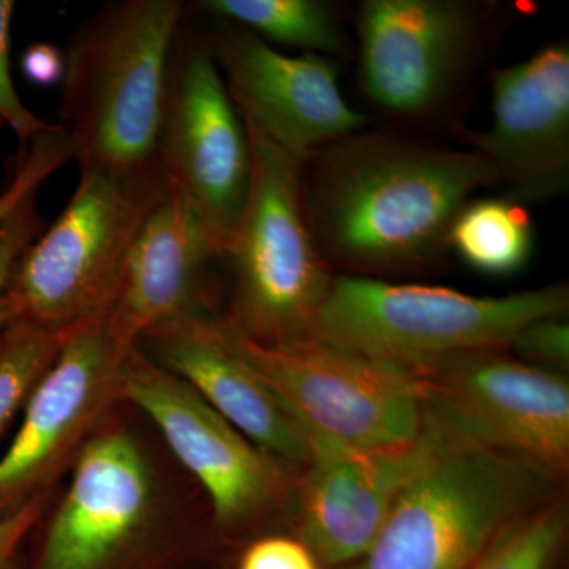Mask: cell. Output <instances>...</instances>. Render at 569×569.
I'll return each mask as SVG.
<instances>
[{
	"instance_id": "6da1fadb",
	"label": "cell",
	"mask_w": 569,
	"mask_h": 569,
	"mask_svg": "<svg viewBox=\"0 0 569 569\" xmlns=\"http://www.w3.org/2000/svg\"><path fill=\"white\" fill-rule=\"evenodd\" d=\"M302 186L326 264L387 280L443 266L459 212L501 176L473 149L365 127L313 153Z\"/></svg>"
},
{
	"instance_id": "7a4b0ae2",
	"label": "cell",
	"mask_w": 569,
	"mask_h": 569,
	"mask_svg": "<svg viewBox=\"0 0 569 569\" xmlns=\"http://www.w3.org/2000/svg\"><path fill=\"white\" fill-rule=\"evenodd\" d=\"M159 437V436H157ZM41 519L28 569H201L217 560L211 509L123 402Z\"/></svg>"
},
{
	"instance_id": "3957f363",
	"label": "cell",
	"mask_w": 569,
	"mask_h": 569,
	"mask_svg": "<svg viewBox=\"0 0 569 569\" xmlns=\"http://www.w3.org/2000/svg\"><path fill=\"white\" fill-rule=\"evenodd\" d=\"M181 0H118L82 20L63 56L59 122L80 167L160 170L159 133Z\"/></svg>"
},
{
	"instance_id": "277c9868",
	"label": "cell",
	"mask_w": 569,
	"mask_h": 569,
	"mask_svg": "<svg viewBox=\"0 0 569 569\" xmlns=\"http://www.w3.org/2000/svg\"><path fill=\"white\" fill-rule=\"evenodd\" d=\"M561 496L565 479L445 430L366 556L340 569H470L509 527Z\"/></svg>"
},
{
	"instance_id": "5b68a950",
	"label": "cell",
	"mask_w": 569,
	"mask_h": 569,
	"mask_svg": "<svg viewBox=\"0 0 569 569\" xmlns=\"http://www.w3.org/2000/svg\"><path fill=\"white\" fill-rule=\"evenodd\" d=\"M168 183L162 168L151 173L80 170L58 219L11 266L2 293L10 321L66 339L107 320L138 231Z\"/></svg>"
},
{
	"instance_id": "8992f818",
	"label": "cell",
	"mask_w": 569,
	"mask_h": 569,
	"mask_svg": "<svg viewBox=\"0 0 569 569\" xmlns=\"http://www.w3.org/2000/svg\"><path fill=\"white\" fill-rule=\"evenodd\" d=\"M568 309L567 283L481 298L451 288L336 274L312 342L413 372L449 356L507 348L527 325L567 317Z\"/></svg>"
},
{
	"instance_id": "52a82bcc",
	"label": "cell",
	"mask_w": 569,
	"mask_h": 569,
	"mask_svg": "<svg viewBox=\"0 0 569 569\" xmlns=\"http://www.w3.org/2000/svg\"><path fill=\"white\" fill-rule=\"evenodd\" d=\"M122 397L203 492L217 560L234 559L254 538L291 531L301 467L254 445L138 346L123 362Z\"/></svg>"
},
{
	"instance_id": "ba28073f",
	"label": "cell",
	"mask_w": 569,
	"mask_h": 569,
	"mask_svg": "<svg viewBox=\"0 0 569 569\" xmlns=\"http://www.w3.org/2000/svg\"><path fill=\"white\" fill-rule=\"evenodd\" d=\"M244 123L252 146V182L222 258L233 276L223 317L250 342L287 350L312 342L336 272L321 257L307 220L306 162Z\"/></svg>"
},
{
	"instance_id": "9c48e42d",
	"label": "cell",
	"mask_w": 569,
	"mask_h": 569,
	"mask_svg": "<svg viewBox=\"0 0 569 569\" xmlns=\"http://www.w3.org/2000/svg\"><path fill=\"white\" fill-rule=\"evenodd\" d=\"M497 10L477 0H365L358 14L362 92L406 121L448 116L485 59Z\"/></svg>"
},
{
	"instance_id": "30bf717a",
	"label": "cell",
	"mask_w": 569,
	"mask_h": 569,
	"mask_svg": "<svg viewBox=\"0 0 569 569\" xmlns=\"http://www.w3.org/2000/svg\"><path fill=\"white\" fill-rule=\"evenodd\" d=\"M159 163L222 260L249 200L252 146L206 32L187 14L171 51Z\"/></svg>"
},
{
	"instance_id": "8fae6325",
	"label": "cell",
	"mask_w": 569,
	"mask_h": 569,
	"mask_svg": "<svg viewBox=\"0 0 569 569\" xmlns=\"http://www.w3.org/2000/svg\"><path fill=\"white\" fill-rule=\"evenodd\" d=\"M408 373L418 380L426 417L447 432L567 479L565 373L527 365L507 348L449 356Z\"/></svg>"
},
{
	"instance_id": "7c38bea8",
	"label": "cell",
	"mask_w": 569,
	"mask_h": 569,
	"mask_svg": "<svg viewBox=\"0 0 569 569\" xmlns=\"http://www.w3.org/2000/svg\"><path fill=\"white\" fill-rule=\"evenodd\" d=\"M236 351L264 378L307 436L359 449L402 447L421 433L417 378L325 343L271 350L238 335Z\"/></svg>"
},
{
	"instance_id": "4fadbf2b",
	"label": "cell",
	"mask_w": 569,
	"mask_h": 569,
	"mask_svg": "<svg viewBox=\"0 0 569 569\" xmlns=\"http://www.w3.org/2000/svg\"><path fill=\"white\" fill-rule=\"evenodd\" d=\"M132 347L107 321L63 339L22 408L21 425L0 456V515L52 496L100 427L123 403L122 370Z\"/></svg>"
},
{
	"instance_id": "5bb4252c",
	"label": "cell",
	"mask_w": 569,
	"mask_h": 569,
	"mask_svg": "<svg viewBox=\"0 0 569 569\" xmlns=\"http://www.w3.org/2000/svg\"><path fill=\"white\" fill-rule=\"evenodd\" d=\"M443 438L445 430L427 417L421 433L402 447L359 449L309 436L310 458L296 486L291 533L323 567L340 569L362 559L397 498Z\"/></svg>"
},
{
	"instance_id": "9a60e30c",
	"label": "cell",
	"mask_w": 569,
	"mask_h": 569,
	"mask_svg": "<svg viewBox=\"0 0 569 569\" xmlns=\"http://www.w3.org/2000/svg\"><path fill=\"white\" fill-rule=\"evenodd\" d=\"M204 32L239 114L296 159L307 162L325 146L367 126L366 116L343 97L335 59L283 54L217 18Z\"/></svg>"
},
{
	"instance_id": "2e32d148",
	"label": "cell",
	"mask_w": 569,
	"mask_h": 569,
	"mask_svg": "<svg viewBox=\"0 0 569 569\" xmlns=\"http://www.w3.org/2000/svg\"><path fill=\"white\" fill-rule=\"evenodd\" d=\"M492 123L459 127L471 149L501 176L511 200L548 201L569 189V47L550 43L527 61L490 74Z\"/></svg>"
},
{
	"instance_id": "e0dca14e",
	"label": "cell",
	"mask_w": 569,
	"mask_h": 569,
	"mask_svg": "<svg viewBox=\"0 0 569 569\" xmlns=\"http://www.w3.org/2000/svg\"><path fill=\"white\" fill-rule=\"evenodd\" d=\"M138 347L254 445L296 467L306 466L309 436L264 378L236 351L223 313L216 307L157 326Z\"/></svg>"
},
{
	"instance_id": "ac0fdd59",
	"label": "cell",
	"mask_w": 569,
	"mask_h": 569,
	"mask_svg": "<svg viewBox=\"0 0 569 569\" xmlns=\"http://www.w3.org/2000/svg\"><path fill=\"white\" fill-rule=\"evenodd\" d=\"M220 260L192 204L168 183L138 231L107 325L126 347L157 326L213 307L206 272Z\"/></svg>"
},
{
	"instance_id": "d6986e66",
	"label": "cell",
	"mask_w": 569,
	"mask_h": 569,
	"mask_svg": "<svg viewBox=\"0 0 569 569\" xmlns=\"http://www.w3.org/2000/svg\"><path fill=\"white\" fill-rule=\"evenodd\" d=\"M194 10L230 21L266 43L336 58L347 40L336 7L323 0H201Z\"/></svg>"
},
{
	"instance_id": "ffe728a7",
	"label": "cell",
	"mask_w": 569,
	"mask_h": 569,
	"mask_svg": "<svg viewBox=\"0 0 569 569\" xmlns=\"http://www.w3.org/2000/svg\"><path fill=\"white\" fill-rule=\"evenodd\" d=\"M451 250L481 274L512 276L533 253L529 212L511 198L468 201L449 236Z\"/></svg>"
},
{
	"instance_id": "44dd1931",
	"label": "cell",
	"mask_w": 569,
	"mask_h": 569,
	"mask_svg": "<svg viewBox=\"0 0 569 569\" xmlns=\"http://www.w3.org/2000/svg\"><path fill=\"white\" fill-rule=\"evenodd\" d=\"M62 342L63 339L21 321L6 326L0 340V436L24 408Z\"/></svg>"
},
{
	"instance_id": "7402d4cb",
	"label": "cell",
	"mask_w": 569,
	"mask_h": 569,
	"mask_svg": "<svg viewBox=\"0 0 569 569\" xmlns=\"http://www.w3.org/2000/svg\"><path fill=\"white\" fill-rule=\"evenodd\" d=\"M567 530V496H561L509 527L482 556L479 569H550Z\"/></svg>"
},
{
	"instance_id": "603a6c76",
	"label": "cell",
	"mask_w": 569,
	"mask_h": 569,
	"mask_svg": "<svg viewBox=\"0 0 569 569\" xmlns=\"http://www.w3.org/2000/svg\"><path fill=\"white\" fill-rule=\"evenodd\" d=\"M69 160H73L69 137L58 123H52L47 132L37 134L22 146V159L0 193V230L11 213L29 198L36 197L41 183Z\"/></svg>"
},
{
	"instance_id": "cb8c5ba5",
	"label": "cell",
	"mask_w": 569,
	"mask_h": 569,
	"mask_svg": "<svg viewBox=\"0 0 569 569\" xmlns=\"http://www.w3.org/2000/svg\"><path fill=\"white\" fill-rule=\"evenodd\" d=\"M507 350L539 369L565 373L569 367V325L565 317L533 321L512 337Z\"/></svg>"
},
{
	"instance_id": "d4e9b609",
	"label": "cell",
	"mask_w": 569,
	"mask_h": 569,
	"mask_svg": "<svg viewBox=\"0 0 569 569\" xmlns=\"http://www.w3.org/2000/svg\"><path fill=\"white\" fill-rule=\"evenodd\" d=\"M14 2L0 0V119L20 138L21 144L47 132L52 123L33 114L20 99L10 69V28Z\"/></svg>"
},
{
	"instance_id": "484cf974",
	"label": "cell",
	"mask_w": 569,
	"mask_h": 569,
	"mask_svg": "<svg viewBox=\"0 0 569 569\" xmlns=\"http://www.w3.org/2000/svg\"><path fill=\"white\" fill-rule=\"evenodd\" d=\"M234 569H325L316 553L291 531L263 535L234 557Z\"/></svg>"
},
{
	"instance_id": "4316f807",
	"label": "cell",
	"mask_w": 569,
	"mask_h": 569,
	"mask_svg": "<svg viewBox=\"0 0 569 569\" xmlns=\"http://www.w3.org/2000/svg\"><path fill=\"white\" fill-rule=\"evenodd\" d=\"M52 500L54 493L0 515V569H22L26 542L36 533Z\"/></svg>"
},
{
	"instance_id": "83f0119b",
	"label": "cell",
	"mask_w": 569,
	"mask_h": 569,
	"mask_svg": "<svg viewBox=\"0 0 569 569\" xmlns=\"http://www.w3.org/2000/svg\"><path fill=\"white\" fill-rule=\"evenodd\" d=\"M37 220H39L37 212L29 206H22L0 230V340H2L3 329L10 321L9 312L2 301L3 287L18 254L26 249V246L31 244L39 233Z\"/></svg>"
},
{
	"instance_id": "f1b7e54d",
	"label": "cell",
	"mask_w": 569,
	"mask_h": 569,
	"mask_svg": "<svg viewBox=\"0 0 569 569\" xmlns=\"http://www.w3.org/2000/svg\"><path fill=\"white\" fill-rule=\"evenodd\" d=\"M22 71L33 84L51 86L61 82L63 73L62 51L50 43H36L22 56Z\"/></svg>"
},
{
	"instance_id": "f546056e",
	"label": "cell",
	"mask_w": 569,
	"mask_h": 569,
	"mask_svg": "<svg viewBox=\"0 0 569 569\" xmlns=\"http://www.w3.org/2000/svg\"><path fill=\"white\" fill-rule=\"evenodd\" d=\"M481 560H482V557H481V559H479V560L477 561V563H475V565H473V567H471L470 569H479V568H481Z\"/></svg>"
},
{
	"instance_id": "4dcf8cb0",
	"label": "cell",
	"mask_w": 569,
	"mask_h": 569,
	"mask_svg": "<svg viewBox=\"0 0 569 569\" xmlns=\"http://www.w3.org/2000/svg\"><path fill=\"white\" fill-rule=\"evenodd\" d=\"M3 127H7L6 122H3L2 119H0V132H2Z\"/></svg>"
}]
</instances>
